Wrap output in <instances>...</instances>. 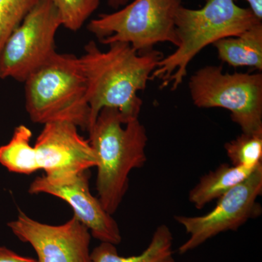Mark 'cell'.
Masks as SVG:
<instances>
[{"mask_svg": "<svg viewBox=\"0 0 262 262\" xmlns=\"http://www.w3.org/2000/svg\"><path fill=\"white\" fill-rule=\"evenodd\" d=\"M8 227L18 239L32 246L38 262H90L91 232L75 216L63 225H51L19 211Z\"/></svg>", "mask_w": 262, "mask_h": 262, "instance_id": "obj_10", "label": "cell"}, {"mask_svg": "<svg viewBox=\"0 0 262 262\" xmlns=\"http://www.w3.org/2000/svg\"><path fill=\"white\" fill-rule=\"evenodd\" d=\"M34 144L36 160L45 178L58 182L96 166L97 159L89 139L70 122L46 124Z\"/></svg>", "mask_w": 262, "mask_h": 262, "instance_id": "obj_9", "label": "cell"}, {"mask_svg": "<svg viewBox=\"0 0 262 262\" xmlns=\"http://www.w3.org/2000/svg\"><path fill=\"white\" fill-rule=\"evenodd\" d=\"M219 58L234 67H249L262 70V22L236 37L213 43Z\"/></svg>", "mask_w": 262, "mask_h": 262, "instance_id": "obj_12", "label": "cell"}, {"mask_svg": "<svg viewBox=\"0 0 262 262\" xmlns=\"http://www.w3.org/2000/svg\"><path fill=\"white\" fill-rule=\"evenodd\" d=\"M56 7L62 27L77 32L97 10L100 0H51Z\"/></svg>", "mask_w": 262, "mask_h": 262, "instance_id": "obj_17", "label": "cell"}, {"mask_svg": "<svg viewBox=\"0 0 262 262\" xmlns=\"http://www.w3.org/2000/svg\"><path fill=\"white\" fill-rule=\"evenodd\" d=\"M245 1L247 2L249 4V8L255 16L262 21V0H245Z\"/></svg>", "mask_w": 262, "mask_h": 262, "instance_id": "obj_20", "label": "cell"}, {"mask_svg": "<svg viewBox=\"0 0 262 262\" xmlns=\"http://www.w3.org/2000/svg\"><path fill=\"white\" fill-rule=\"evenodd\" d=\"M173 236L166 225L158 226L146 249L136 256H122L116 246L101 243L91 251L90 262H176L173 255Z\"/></svg>", "mask_w": 262, "mask_h": 262, "instance_id": "obj_14", "label": "cell"}, {"mask_svg": "<svg viewBox=\"0 0 262 262\" xmlns=\"http://www.w3.org/2000/svg\"><path fill=\"white\" fill-rule=\"evenodd\" d=\"M260 22L250 8H241L234 0H206L201 9L182 5L176 18L179 46L160 60L151 80H161V88L171 84L170 90L175 91L187 77L188 66L202 50L223 38L238 36Z\"/></svg>", "mask_w": 262, "mask_h": 262, "instance_id": "obj_3", "label": "cell"}, {"mask_svg": "<svg viewBox=\"0 0 262 262\" xmlns=\"http://www.w3.org/2000/svg\"><path fill=\"white\" fill-rule=\"evenodd\" d=\"M256 168H248L222 164L214 170L201 177L198 184L189 191L188 199L198 209H202L208 203L219 199L231 189L244 182Z\"/></svg>", "mask_w": 262, "mask_h": 262, "instance_id": "obj_13", "label": "cell"}, {"mask_svg": "<svg viewBox=\"0 0 262 262\" xmlns=\"http://www.w3.org/2000/svg\"><path fill=\"white\" fill-rule=\"evenodd\" d=\"M0 262H38L37 259L20 256L5 246H0Z\"/></svg>", "mask_w": 262, "mask_h": 262, "instance_id": "obj_19", "label": "cell"}, {"mask_svg": "<svg viewBox=\"0 0 262 262\" xmlns=\"http://www.w3.org/2000/svg\"><path fill=\"white\" fill-rule=\"evenodd\" d=\"M108 46V50L103 51L91 41L84 46V54L80 57L87 82L89 130L104 108H116L126 123L139 118L143 101L138 92L146 89L151 74L164 57L155 49L139 53L126 42Z\"/></svg>", "mask_w": 262, "mask_h": 262, "instance_id": "obj_1", "label": "cell"}, {"mask_svg": "<svg viewBox=\"0 0 262 262\" xmlns=\"http://www.w3.org/2000/svg\"><path fill=\"white\" fill-rule=\"evenodd\" d=\"M89 179V170L58 182H49L42 176L33 181L29 192L50 194L66 202L73 210V216L87 227L92 237L117 246L122 241L120 227L98 198L91 194Z\"/></svg>", "mask_w": 262, "mask_h": 262, "instance_id": "obj_11", "label": "cell"}, {"mask_svg": "<svg viewBox=\"0 0 262 262\" xmlns=\"http://www.w3.org/2000/svg\"><path fill=\"white\" fill-rule=\"evenodd\" d=\"M225 149L232 165L255 168L261 163L262 131L244 134L225 144Z\"/></svg>", "mask_w": 262, "mask_h": 262, "instance_id": "obj_16", "label": "cell"}, {"mask_svg": "<svg viewBox=\"0 0 262 262\" xmlns=\"http://www.w3.org/2000/svg\"><path fill=\"white\" fill-rule=\"evenodd\" d=\"M182 0H133L122 9L98 15L87 29L100 42L130 44L139 53L154 49L155 45H179L176 18Z\"/></svg>", "mask_w": 262, "mask_h": 262, "instance_id": "obj_5", "label": "cell"}, {"mask_svg": "<svg viewBox=\"0 0 262 262\" xmlns=\"http://www.w3.org/2000/svg\"><path fill=\"white\" fill-rule=\"evenodd\" d=\"M89 133L97 159L98 198L113 215L126 194L130 172L142 168L147 160L146 128L139 118L126 123L116 108H104Z\"/></svg>", "mask_w": 262, "mask_h": 262, "instance_id": "obj_2", "label": "cell"}, {"mask_svg": "<svg viewBox=\"0 0 262 262\" xmlns=\"http://www.w3.org/2000/svg\"><path fill=\"white\" fill-rule=\"evenodd\" d=\"M191 98L199 108H223L244 134L262 131V75L224 73L222 66H206L189 82Z\"/></svg>", "mask_w": 262, "mask_h": 262, "instance_id": "obj_6", "label": "cell"}, {"mask_svg": "<svg viewBox=\"0 0 262 262\" xmlns=\"http://www.w3.org/2000/svg\"><path fill=\"white\" fill-rule=\"evenodd\" d=\"M130 0H108V4L114 9H118L120 7L128 4Z\"/></svg>", "mask_w": 262, "mask_h": 262, "instance_id": "obj_21", "label": "cell"}, {"mask_svg": "<svg viewBox=\"0 0 262 262\" xmlns=\"http://www.w3.org/2000/svg\"><path fill=\"white\" fill-rule=\"evenodd\" d=\"M262 193V163L244 182L218 199L215 208L205 215H177L174 220L182 225L189 238L179 247L185 254L222 232L237 231L248 220L259 216L261 208L257 198Z\"/></svg>", "mask_w": 262, "mask_h": 262, "instance_id": "obj_8", "label": "cell"}, {"mask_svg": "<svg viewBox=\"0 0 262 262\" xmlns=\"http://www.w3.org/2000/svg\"><path fill=\"white\" fill-rule=\"evenodd\" d=\"M41 0H0V52L11 33Z\"/></svg>", "mask_w": 262, "mask_h": 262, "instance_id": "obj_18", "label": "cell"}, {"mask_svg": "<svg viewBox=\"0 0 262 262\" xmlns=\"http://www.w3.org/2000/svg\"><path fill=\"white\" fill-rule=\"evenodd\" d=\"M24 83L26 110L34 123L70 122L89 130L87 82L80 57L56 53Z\"/></svg>", "mask_w": 262, "mask_h": 262, "instance_id": "obj_4", "label": "cell"}, {"mask_svg": "<svg viewBox=\"0 0 262 262\" xmlns=\"http://www.w3.org/2000/svg\"><path fill=\"white\" fill-rule=\"evenodd\" d=\"M61 18L51 0H41L13 31L0 52V79L24 82L57 53Z\"/></svg>", "mask_w": 262, "mask_h": 262, "instance_id": "obj_7", "label": "cell"}, {"mask_svg": "<svg viewBox=\"0 0 262 262\" xmlns=\"http://www.w3.org/2000/svg\"><path fill=\"white\" fill-rule=\"evenodd\" d=\"M32 137L27 125L15 127L9 142L0 146V164L12 173L29 175L39 170Z\"/></svg>", "mask_w": 262, "mask_h": 262, "instance_id": "obj_15", "label": "cell"}]
</instances>
